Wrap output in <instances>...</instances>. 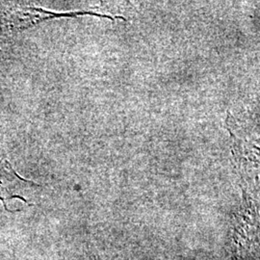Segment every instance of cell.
<instances>
[{
  "mask_svg": "<svg viewBox=\"0 0 260 260\" xmlns=\"http://www.w3.org/2000/svg\"><path fill=\"white\" fill-rule=\"evenodd\" d=\"M80 15H94L107 18V15L93 12H68L56 13L41 8L23 7L20 5H4L0 3V26L6 30H21L32 26L40 21L59 17H76Z\"/></svg>",
  "mask_w": 260,
  "mask_h": 260,
  "instance_id": "6da1fadb",
  "label": "cell"
},
{
  "mask_svg": "<svg viewBox=\"0 0 260 260\" xmlns=\"http://www.w3.org/2000/svg\"><path fill=\"white\" fill-rule=\"evenodd\" d=\"M39 187L40 185L37 183L19 177L7 158L0 159V200L7 211H10L7 202L13 199H19L30 205L26 197Z\"/></svg>",
  "mask_w": 260,
  "mask_h": 260,
  "instance_id": "7a4b0ae2",
  "label": "cell"
}]
</instances>
